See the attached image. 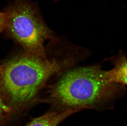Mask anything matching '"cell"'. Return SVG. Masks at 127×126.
<instances>
[{"mask_svg": "<svg viewBox=\"0 0 127 126\" xmlns=\"http://www.w3.org/2000/svg\"><path fill=\"white\" fill-rule=\"evenodd\" d=\"M47 56L24 53L2 65L0 73V96L14 116L41 102L39 95L52 77L72 68L85 57L80 48L49 42Z\"/></svg>", "mask_w": 127, "mask_h": 126, "instance_id": "obj_1", "label": "cell"}, {"mask_svg": "<svg viewBox=\"0 0 127 126\" xmlns=\"http://www.w3.org/2000/svg\"><path fill=\"white\" fill-rule=\"evenodd\" d=\"M104 71L97 64L71 68L47 86V96L42 102L49 104L52 111L112 108L126 88L107 82Z\"/></svg>", "mask_w": 127, "mask_h": 126, "instance_id": "obj_2", "label": "cell"}, {"mask_svg": "<svg viewBox=\"0 0 127 126\" xmlns=\"http://www.w3.org/2000/svg\"><path fill=\"white\" fill-rule=\"evenodd\" d=\"M4 12L6 16L5 31L19 44L24 53L46 57L44 43L55 38L44 21L37 5L28 0H14Z\"/></svg>", "mask_w": 127, "mask_h": 126, "instance_id": "obj_3", "label": "cell"}, {"mask_svg": "<svg viewBox=\"0 0 127 126\" xmlns=\"http://www.w3.org/2000/svg\"><path fill=\"white\" fill-rule=\"evenodd\" d=\"M114 64L113 68L104 70L103 77L105 81L110 83L119 85L125 87L127 85V59L124 53L120 52L116 57L109 59Z\"/></svg>", "mask_w": 127, "mask_h": 126, "instance_id": "obj_4", "label": "cell"}, {"mask_svg": "<svg viewBox=\"0 0 127 126\" xmlns=\"http://www.w3.org/2000/svg\"><path fill=\"white\" fill-rule=\"evenodd\" d=\"M80 110H67L63 111L49 110L40 116L35 118L24 126H58L63 121Z\"/></svg>", "mask_w": 127, "mask_h": 126, "instance_id": "obj_5", "label": "cell"}, {"mask_svg": "<svg viewBox=\"0 0 127 126\" xmlns=\"http://www.w3.org/2000/svg\"><path fill=\"white\" fill-rule=\"evenodd\" d=\"M14 116L12 110L0 96V126H7Z\"/></svg>", "mask_w": 127, "mask_h": 126, "instance_id": "obj_6", "label": "cell"}, {"mask_svg": "<svg viewBox=\"0 0 127 126\" xmlns=\"http://www.w3.org/2000/svg\"><path fill=\"white\" fill-rule=\"evenodd\" d=\"M6 25V16L4 11H0V34L5 31Z\"/></svg>", "mask_w": 127, "mask_h": 126, "instance_id": "obj_7", "label": "cell"}, {"mask_svg": "<svg viewBox=\"0 0 127 126\" xmlns=\"http://www.w3.org/2000/svg\"><path fill=\"white\" fill-rule=\"evenodd\" d=\"M2 65H0V73L1 72V70H2Z\"/></svg>", "mask_w": 127, "mask_h": 126, "instance_id": "obj_8", "label": "cell"}, {"mask_svg": "<svg viewBox=\"0 0 127 126\" xmlns=\"http://www.w3.org/2000/svg\"><path fill=\"white\" fill-rule=\"evenodd\" d=\"M60 0H55V1H54V2H57V1H60Z\"/></svg>", "mask_w": 127, "mask_h": 126, "instance_id": "obj_9", "label": "cell"}]
</instances>
